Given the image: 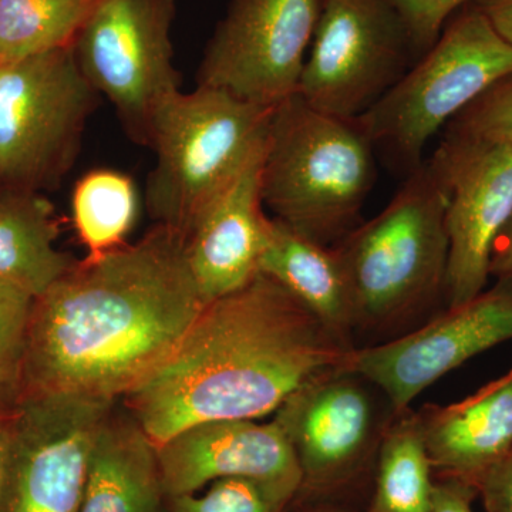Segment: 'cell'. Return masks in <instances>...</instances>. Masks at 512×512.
<instances>
[{
  "label": "cell",
  "instance_id": "34",
  "mask_svg": "<svg viewBox=\"0 0 512 512\" xmlns=\"http://www.w3.org/2000/svg\"><path fill=\"white\" fill-rule=\"evenodd\" d=\"M10 413L0 412V498H2L3 477H5L6 451H8V423Z\"/></svg>",
  "mask_w": 512,
  "mask_h": 512
},
{
  "label": "cell",
  "instance_id": "5",
  "mask_svg": "<svg viewBox=\"0 0 512 512\" xmlns=\"http://www.w3.org/2000/svg\"><path fill=\"white\" fill-rule=\"evenodd\" d=\"M508 74L511 43L477 3H470L447 23L419 62L356 121L376 151L409 175L423 164L431 138Z\"/></svg>",
  "mask_w": 512,
  "mask_h": 512
},
{
  "label": "cell",
  "instance_id": "11",
  "mask_svg": "<svg viewBox=\"0 0 512 512\" xmlns=\"http://www.w3.org/2000/svg\"><path fill=\"white\" fill-rule=\"evenodd\" d=\"M413 55L387 0H323L298 94L322 113L357 120L402 79Z\"/></svg>",
  "mask_w": 512,
  "mask_h": 512
},
{
  "label": "cell",
  "instance_id": "15",
  "mask_svg": "<svg viewBox=\"0 0 512 512\" xmlns=\"http://www.w3.org/2000/svg\"><path fill=\"white\" fill-rule=\"evenodd\" d=\"M156 447L168 498L224 478L254 481L289 507L301 490L298 461L274 419L204 421Z\"/></svg>",
  "mask_w": 512,
  "mask_h": 512
},
{
  "label": "cell",
  "instance_id": "1",
  "mask_svg": "<svg viewBox=\"0 0 512 512\" xmlns=\"http://www.w3.org/2000/svg\"><path fill=\"white\" fill-rule=\"evenodd\" d=\"M205 305L177 229L156 224L136 244L86 256L33 303L22 394L120 402L173 353Z\"/></svg>",
  "mask_w": 512,
  "mask_h": 512
},
{
  "label": "cell",
  "instance_id": "20",
  "mask_svg": "<svg viewBox=\"0 0 512 512\" xmlns=\"http://www.w3.org/2000/svg\"><path fill=\"white\" fill-rule=\"evenodd\" d=\"M59 224L39 192L0 187V278L39 298L76 265L57 248Z\"/></svg>",
  "mask_w": 512,
  "mask_h": 512
},
{
  "label": "cell",
  "instance_id": "23",
  "mask_svg": "<svg viewBox=\"0 0 512 512\" xmlns=\"http://www.w3.org/2000/svg\"><path fill=\"white\" fill-rule=\"evenodd\" d=\"M138 214V192L128 175L90 171L72 195V218L87 256H100L126 244Z\"/></svg>",
  "mask_w": 512,
  "mask_h": 512
},
{
  "label": "cell",
  "instance_id": "33",
  "mask_svg": "<svg viewBox=\"0 0 512 512\" xmlns=\"http://www.w3.org/2000/svg\"><path fill=\"white\" fill-rule=\"evenodd\" d=\"M298 510L293 512H369L353 510V508L342 507L340 504L332 503L330 500L299 501Z\"/></svg>",
  "mask_w": 512,
  "mask_h": 512
},
{
  "label": "cell",
  "instance_id": "25",
  "mask_svg": "<svg viewBox=\"0 0 512 512\" xmlns=\"http://www.w3.org/2000/svg\"><path fill=\"white\" fill-rule=\"evenodd\" d=\"M289 505L262 485L244 478H224L204 494L170 498L168 512H286Z\"/></svg>",
  "mask_w": 512,
  "mask_h": 512
},
{
  "label": "cell",
  "instance_id": "7",
  "mask_svg": "<svg viewBox=\"0 0 512 512\" xmlns=\"http://www.w3.org/2000/svg\"><path fill=\"white\" fill-rule=\"evenodd\" d=\"M100 94L73 46L0 63V187H55L79 156Z\"/></svg>",
  "mask_w": 512,
  "mask_h": 512
},
{
  "label": "cell",
  "instance_id": "29",
  "mask_svg": "<svg viewBox=\"0 0 512 512\" xmlns=\"http://www.w3.org/2000/svg\"><path fill=\"white\" fill-rule=\"evenodd\" d=\"M477 488L456 478L436 477L429 512H474Z\"/></svg>",
  "mask_w": 512,
  "mask_h": 512
},
{
  "label": "cell",
  "instance_id": "10",
  "mask_svg": "<svg viewBox=\"0 0 512 512\" xmlns=\"http://www.w3.org/2000/svg\"><path fill=\"white\" fill-rule=\"evenodd\" d=\"M116 403L22 394L9 414L0 512H80L94 440Z\"/></svg>",
  "mask_w": 512,
  "mask_h": 512
},
{
  "label": "cell",
  "instance_id": "31",
  "mask_svg": "<svg viewBox=\"0 0 512 512\" xmlns=\"http://www.w3.org/2000/svg\"><path fill=\"white\" fill-rule=\"evenodd\" d=\"M476 3L497 32L512 45V0H480Z\"/></svg>",
  "mask_w": 512,
  "mask_h": 512
},
{
  "label": "cell",
  "instance_id": "24",
  "mask_svg": "<svg viewBox=\"0 0 512 512\" xmlns=\"http://www.w3.org/2000/svg\"><path fill=\"white\" fill-rule=\"evenodd\" d=\"M444 136L512 144V74L498 80L454 117Z\"/></svg>",
  "mask_w": 512,
  "mask_h": 512
},
{
  "label": "cell",
  "instance_id": "13",
  "mask_svg": "<svg viewBox=\"0 0 512 512\" xmlns=\"http://www.w3.org/2000/svg\"><path fill=\"white\" fill-rule=\"evenodd\" d=\"M429 163L446 191V308L487 289L495 241L512 218V144L444 136Z\"/></svg>",
  "mask_w": 512,
  "mask_h": 512
},
{
  "label": "cell",
  "instance_id": "27",
  "mask_svg": "<svg viewBox=\"0 0 512 512\" xmlns=\"http://www.w3.org/2000/svg\"><path fill=\"white\" fill-rule=\"evenodd\" d=\"M403 20L416 55H424L439 39L448 19L480 0H387Z\"/></svg>",
  "mask_w": 512,
  "mask_h": 512
},
{
  "label": "cell",
  "instance_id": "17",
  "mask_svg": "<svg viewBox=\"0 0 512 512\" xmlns=\"http://www.w3.org/2000/svg\"><path fill=\"white\" fill-rule=\"evenodd\" d=\"M419 414L434 476L474 485L512 447V369L461 402Z\"/></svg>",
  "mask_w": 512,
  "mask_h": 512
},
{
  "label": "cell",
  "instance_id": "2",
  "mask_svg": "<svg viewBox=\"0 0 512 512\" xmlns=\"http://www.w3.org/2000/svg\"><path fill=\"white\" fill-rule=\"evenodd\" d=\"M292 293L258 272L208 302L160 366L120 400L156 446L192 424L262 420L353 352Z\"/></svg>",
  "mask_w": 512,
  "mask_h": 512
},
{
  "label": "cell",
  "instance_id": "3",
  "mask_svg": "<svg viewBox=\"0 0 512 512\" xmlns=\"http://www.w3.org/2000/svg\"><path fill=\"white\" fill-rule=\"evenodd\" d=\"M446 208V191L426 160L379 215L335 245L355 298V339L389 342L437 315L440 302L446 306Z\"/></svg>",
  "mask_w": 512,
  "mask_h": 512
},
{
  "label": "cell",
  "instance_id": "6",
  "mask_svg": "<svg viewBox=\"0 0 512 512\" xmlns=\"http://www.w3.org/2000/svg\"><path fill=\"white\" fill-rule=\"evenodd\" d=\"M274 109L205 86L168 97L148 147L156 153L144 192L151 220L187 237L202 208L264 143Z\"/></svg>",
  "mask_w": 512,
  "mask_h": 512
},
{
  "label": "cell",
  "instance_id": "28",
  "mask_svg": "<svg viewBox=\"0 0 512 512\" xmlns=\"http://www.w3.org/2000/svg\"><path fill=\"white\" fill-rule=\"evenodd\" d=\"M485 512H512V447L476 483Z\"/></svg>",
  "mask_w": 512,
  "mask_h": 512
},
{
  "label": "cell",
  "instance_id": "12",
  "mask_svg": "<svg viewBox=\"0 0 512 512\" xmlns=\"http://www.w3.org/2000/svg\"><path fill=\"white\" fill-rule=\"evenodd\" d=\"M323 0H231L211 37L197 86L274 109L298 93Z\"/></svg>",
  "mask_w": 512,
  "mask_h": 512
},
{
  "label": "cell",
  "instance_id": "30",
  "mask_svg": "<svg viewBox=\"0 0 512 512\" xmlns=\"http://www.w3.org/2000/svg\"><path fill=\"white\" fill-rule=\"evenodd\" d=\"M490 276L512 281V218L495 241L491 254Z\"/></svg>",
  "mask_w": 512,
  "mask_h": 512
},
{
  "label": "cell",
  "instance_id": "16",
  "mask_svg": "<svg viewBox=\"0 0 512 512\" xmlns=\"http://www.w3.org/2000/svg\"><path fill=\"white\" fill-rule=\"evenodd\" d=\"M265 141L202 208L188 232V262L207 303L238 291L259 272L271 228L262 198Z\"/></svg>",
  "mask_w": 512,
  "mask_h": 512
},
{
  "label": "cell",
  "instance_id": "32",
  "mask_svg": "<svg viewBox=\"0 0 512 512\" xmlns=\"http://www.w3.org/2000/svg\"><path fill=\"white\" fill-rule=\"evenodd\" d=\"M22 396L19 383L0 373V412L10 413Z\"/></svg>",
  "mask_w": 512,
  "mask_h": 512
},
{
  "label": "cell",
  "instance_id": "4",
  "mask_svg": "<svg viewBox=\"0 0 512 512\" xmlns=\"http://www.w3.org/2000/svg\"><path fill=\"white\" fill-rule=\"evenodd\" d=\"M376 178V148L356 120L313 109L298 93L272 111L262 198L276 220L335 247L359 225Z\"/></svg>",
  "mask_w": 512,
  "mask_h": 512
},
{
  "label": "cell",
  "instance_id": "8",
  "mask_svg": "<svg viewBox=\"0 0 512 512\" xmlns=\"http://www.w3.org/2000/svg\"><path fill=\"white\" fill-rule=\"evenodd\" d=\"M397 414L383 390L352 365L291 394L274 420L301 470L295 501L330 500L375 468L384 434Z\"/></svg>",
  "mask_w": 512,
  "mask_h": 512
},
{
  "label": "cell",
  "instance_id": "21",
  "mask_svg": "<svg viewBox=\"0 0 512 512\" xmlns=\"http://www.w3.org/2000/svg\"><path fill=\"white\" fill-rule=\"evenodd\" d=\"M434 476L419 414H397L384 434L375 464L369 512H429Z\"/></svg>",
  "mask_w": 512,
  "mask_h": 512
},
{
  "label": "cell",
  "instance_id": "9",
  "mask_svg": "<svg viewBox=\"0 0 512 512\" xmlns=\"http://www.w3.org/2000/svg\"><path fill=\"white\" fill-rule=\"evenodd\" d=\"M174 15L175 0H99L73 43L87 82L144 147L158 109L183 82L171 42Z\"/></svg>",
  "mask_w": 512,
  "mask_h": 512
},
{
  "label": "cell",
  "instance_id": "26",
  "mask_svg": "<svg viewBox=\"0 0 512 512\" xmlns=\"http://www.w3.org/2000/svg\"><path fill=\"white\" fill-rule=\"evenodd\" d=\"M33 303L30 293L0 278V373L19 386Z\"/></svg>",
  "mask_w": 512,
  "mask_h": 512
},
{
  "label": "cell",
  "instance_id": "19",
  "mask_svg": "<svg viewBox=\"0 0 512 512\" xmlns=\"http://www.w3.org/2000/svg\"><path fill=\"white\" fill-rule=\"evenodd\" d=\"M259 272L284 286L343 345L357 349L355 298L338 249L303 237L271 217Z\"/></svg>",
  "mask_w": 512,
  "mask_h": 512
},
{
  "label": "cell",
  "instance_id": "14",
  "mask_svg": "<svg viewBox=\"0 0 512 512\" xmlns=\"http://www.w3.org/2000/svg\"><path fill=\"white\" fill-rule=\"evenodd\" d=\"M512 340V281L497 279L476 298L444 308L419 328L353 352L352 367L377 384L394 410L481 353Z\"/></svg>",
  "mask_w": 512,
  "mask_h": 512
},
{
  "label": "cell",
  "instance_id": "22",
  "mask_svg": "<svg viewBox=\"0 0 512 512\" xmlns=\"http://www.w3.org/2000/svg\"><path fill=\"white\" fill-rule=\"evenodd\" d=\"M99 0H0V63L73 46Z\"/></svg>",
  "mask_w": 512,
  "mask_h": 512
},
{
  "label": "cell",
  "instance_id": "18",
  "mask_svg": "<svg viewBox=\"0 0 512 512\" xmlns=\"http://www.w3.org/2000/svg\"><path fill=\"white\" fill-rule=\"evenodd\" d=\"M119 403L97 431L80 512H168L156 444Z\"/></svg>",
  "mask_w": 512,
  "mask_h": 512
}]
</instances>
